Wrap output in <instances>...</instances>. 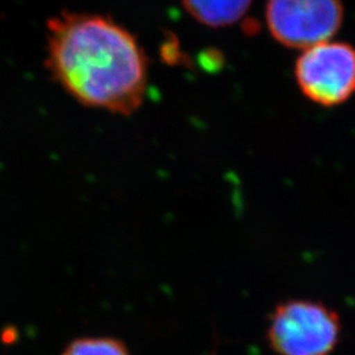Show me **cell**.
Here are the masks:
<instances>
[{
  "label": "cell",
  "mask_w": 355,
  "mask_h": 355,
  "mask_svg": "<svg viewBox=\"0 0 355 355\" xmlns=\"http://www.w3.org/2000/svg\"><path fill=\"white\" fill-rule=\"evenodd\" d=\"M267 28L280 45L304 51L337 35L343 23L341 0H268Z\"/></svg>",
  "instance_id": "obj_4"
},
{
  "label": "cell",
  "mask_w": 355,
  "mask_h": 355,
  "mask_svg": "<svg viewBox=\"0 0 355 355\" xmlns=\"http://www.w3.org/2000/svg\"><path fill=\"white\" fill-rule=\"evenodd\" d=\"M193 20L218 29L236 24L250 10L253 0H182Z\"/></svg>",
  "instance_id": "obj_5"
},
{
  "label": "cell",
  "mask_w": 355,
  "mask_h": 355,
  "mask_svg": "<svg viewBox=\"0 0 355 355\" xmlns=\"http://www.w3.org/2000/svg\"><path fill=\"white\" fill-rule=\"evenodd\" d=\"M61 355H130L125 343L114 337H80L69 343Z\"/></svg>",
  "instance_id": "obj_6"
},
{
  "label": "cell",
  "mask_w": 355,
  "mask_h": 355,
  "mask_svg": "<svg viewBox=\"0 0 355 355\" xmlns=\"http://www.w3.org/2000/svg\"><path fill=\"white\" fill-rule=\"evenodd\" d=\"M295 79L308 101L337 107L355 95V48L324 41L304 49L295 64Z\"/></svg>",
  "instance_id": "obj_3"
},
{
  "label": "cell",
  "mask_w": 355,
  "mask_h": 355,
  "mask_svg": "<svg viewBox=\"0 0 355 355\" xmlns=\"http://www.w3.org/2000/svg\"><path fill=\"white\" fill-rule=\"evenodd\" d=\"M266 334L277 355H331L341 338V320L328 305L291 299L271 312Z\"/></svg>",
  "instance_id": "obj_2"
},
{
  "label": "cell",
  "mask_w": 355,
  "mask_h": 355,
  "mask_svg": "<svg viewBox=\"0 0 355 355\" xmlns=\"http://www.w3.org/2000/svg\"><path fill=\"white\" fill-rule=\"evenodd\" d=\"M46 33V70L74 101L120 116L140 110L149 62L128 28L99 13L62 12Z\"/></svg>",
  "instance_id": "obj_1"
}]
</instances>
